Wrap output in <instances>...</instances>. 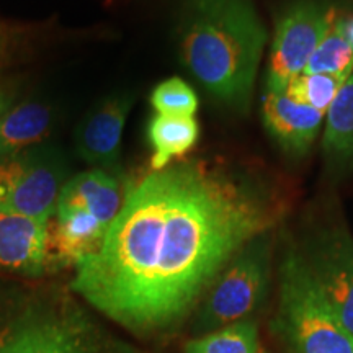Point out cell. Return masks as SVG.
<instances>
[{"label":"cell","instance_id":"obj_4","mask_svg":"<svg viewBox=\"0 0 353 353\" xmlns=\"http://www.w3.org/2000/svg\"><path fill=\"white\" fill-rule=\"evenodd\" d=\"M278 327L291 353H353V337L294 250L281 263Z\"/></svg>","mask_w":353,"mask_h":353},{"label":"cell","instance_id":"obj_15","mask_svg":"<svg viewBox=\"0 0 353 353\" xmlns=\"http://www.w3.org/2000/svg\"><path fill=\"white\" fill-rule=\"evenodd\" d=\"M200 126L193 117L156 114L149 123L148 138L152 145L151 169L164 170L196 144Z\"/></svg>","mask_w":353,"mask_h":353},{"label":"cell","instance_id":"obj_9","mask_svg":"<svg viewBox=\"0 0 353 353\" xmlns=\"http://www.w3.org/2000/svg\"><path fill=\"white\" fill-rule=\"evenodd\" d=\"M132 95L113 94L97 103L79 123L76 136L77 156L94 169L117 174L120 169L121 139Z\"/></svg>","mask_w":353,"mask_h":353},{"label":"cell","instance_id":"obj_22","mask_svg":"<svg viewBox=\"0 0 353 353\" xmlns=\"http://www.w3.org/2000/svg\"><path fill=\"white\" fill-rule=\"evenodd\" d=\"M13 46H15V34L6 25H0V68L8 63L10 59Z\"/></svg>","mask_w":353,"mask_h":353},{"label":"cell","instance_id":"obj_6","mask_svg":"<svg viewBox=\"0 0 353 353\" xmlns=\"http://www.w3.org/2000/svg\"><path fill=\"white\" fill-rule=\"evenodd\" d=\"M65 183V167L50 148L0 157V211L50 221Z\"/></svg>","mask_w":353,"mask_h":353},{"label":"cell","instance_id":"obj_24","mask_svg":"<svg viewBox=\"0 0 353 353\" xmlns=\"http://www.w3.org/2000/svg\"><path fill=\"white\" fill-rule=\"evenodd\" d=\"M12 325L0 334V353H7L8 341H10V334H12Z\"/></svg>","mask_w":353,"mask_h":353},{"label":"cell","instance_id":"obj_10","mask_svg":"<svg viewBox=\"0 0 353 353\" xmlns=\"http://www.w3.org/2000/svg\"><path fill=\"white\" fill-rule=\"evenodd\" d=\"M50 221L0 211V272L34 280L46 272Z\"/></svg>","mask_w":353,"mask_h":353},{"label":"cell","instance_id":"obj_19","mask_svg":"<svg viewBox=\"0 0 353 353\" xmlns=\"http://www.w3.org/2000/svg\"><path fill=\"white\" fill-rule=\"evenodd\" d=\"M347 79L329 74H299L286 85V95L299 103L327 113Z\"/></svg>","mask_w":353,"mask_h":353},{"label":"cell","instance_id":"obj_20","mask_svg":"<svg viewBox=\"0 0 353 353\" xmlns=\"http://www.w3.org/2000/svg\"><path fill=\"white\" fill-rule=\"evenodd\" d=\"M151 105L157 114L193 117L198 110V97L182 79H169L154 88Z\"/></svg>","mask_w":353,"mask_h":353},{"label":"cell","instance_id":"obj_11","mask_svg":"<svg viewBox=\"0 0 353 353\" xmlns=\"http://www.w3.org/2000/svg\"><path fill=\"white\" fill-rule=\"evenodd\" d=\"M108 224L77 208H56L54 228L48 237L46 270L77 267L94 255L107 236Z\"/></svg>","mask_w":353,"mask_h":353},{"label":"cell","instance_id":"obj_16","mask_svg":"<svg viewBox=\"0 0 353 353\" xmlns=\"http://www.w3.org/2000/svg\"><path fill=\"white\" fill-rule=\"evenodd\" d=\"M353 72V50L343 32V19L332 8L329 28L317 44L303 74H329L348 79Z\"/></svg>","mask_w":353,"mask_h":353},{"label":"cell","instance_id":"obj_23","mask_svg":"<svg viewBox=\"0 0 353 353\" xmlns=\"http://www.w3.org/2000/svg\"><path fill=\"white\" fill-rule=\"evenodd\" d=\"M15 94H13V90L10 87L3 85V83H0V114L6 112L7 108H10L15 101Z\"/></svg>","mask_w":353,"mask_h":353},{"label":"cell","instance_id":"obj_17","mask_svg":"<svg viewBox=\"0 0 353 353\" xmlns=\"http://www.w3.org/2000/svg\"><path fill=\"white\" fill-rule=\"evenodd\" d=\"M324 149L337 159H353V72L327 112Z\"/></svg>","mask_w":353,"mask_h":353},{"label":"cell","instance_id":"obj_12","mask_svg":"<svg viewBox=\"0 0 353 353\" xmlns=\"http://www.w3.org/2000/svg\"><path fill=\"white\" fill-rule=\"evenodd\" d=\"M263 123L286 151L304 152L316 139L324 113L299 103L285 90L265 88L262 100Z\"/></svg>","mask_w":353,"mask_h":353},{"label":"cell","instance_id":"obj_21","mask_svg":"<svg viewBox=\"0 0 353 353\" xmlns=\"http://www.w3.org/2000/svg\"><path fill=\"white\" fill-rule=\"evenodd\" d=\"M30 294L23 288L0 278V334L20 316Z\"/></svg>","mask_w":353,"mask_h":353},{"label":"cell","instance_id":"obj_18","mask_svg":"<svg viewBox=\"0 0 353 353\" xmlns=\"http://www.w3.org/2000/svg\"><path fill=\"white\" fill-rule=\"evenodd\" d=\"M185 353H260L257 325L252 321H242L193 337L185 343Z\"/></svg>","mask_w":353,"mask_h":353},{"label":"cell","instance_id":"obj_25","mask_svg":"<svg viewBox=\"0 0 353 353\" xmlns=\"http://www.w3.org/2000/svg\"><path fill=\"white\" fill-rule=\"evenodd\" d=\"M343 32H345L347 41L350 43V46H352V50H353V19L343 20Z\"/></svg>","mask_w":353,"mask_h":353},{"label":"cell","instance_id":"obj_14","mask_svg":"<svg viewBox=\"0 0 353 353\" xmlns=\"http://www.w3.org/2000/svg\"><path fill=\"white\" fill-rule=\"evenodd\" d=\"M54 112L48 103L26 100L0 114V157L37 148L50 136Z\"/></svg>","mask_w":353,"mask_h":353},{"label":"cell","instance_id":"obj_8","mask_svg":"<svg viewBox=\"0 0 353 353\" xmlns=\"http://www.w3.org/2000/svg\"><path fill=\"white\" fill-rule=\"evenodd\" d=\"M303 257L321 293L353 337V239L350 234L341 229L322 232Z\"/></svg>","mask_w":353,"mask_h":353},{"label":"cell","instance_id":"obj_13","mask_svg":"<svg viewBox=\"0 0 353 353\" xmlns=\"http://www.w3.org/2000/svg\"><path fill=\"white\" fill-rule=\"evenodd\" d=\"M125 198L117 175L90 169L65 180L57 208L83 210L110 226L120 213Z\"/></svg>","mask_w":353,"mask_h":353},{"label":"cell","instance_id":"obj_5","mask_svg":"<svg viewBox=\"0 0 353 353\" xmlns=\"http://www.w3.org/2000/svg\"><path fill=\"white\" fill-rule=\"evenodd\" d=\"M270 280V237L260 234L234 255L195 309L193 337L249 321L263 303Z\"/></svg>","mask_w":353,"mask_h":353},{"label":"cell","instance_id":"obj_3","mask_svg":"<svg viewBox=\"0 0 353 353\" xmlns=\"http://www.w3.org/2000/svg\"><path fill=\"white\" fill-rule=\"evenodd\" d=\"M7 353H138L64 291L30 294Z\"/></svg>","mask_w":353,"mask_h":353},{"label":"cell","instance_id":"obj_7","mask_svg":"<svg viewBox=\"0 0 353 353\" xmlns=\"http://www.w3.org/2000/svg\"><path fill=\"white\" fill-rule=\"evenodd\" d=\"M330 15L332 8L312 0H301L281 15L273 38L265 88L285 90L290 81L303 74L327 32Z\"/></svg>","mask_w":353,"mask_h":353},{"label":"cell","instance_id":"obj_2","mask_svg":"<svg viewBox=\"0 0 353 353\" xmlns=\"http://www.w3.org/2000/svg\"><path fill=\"white\" fill-rule=\"evenodd\" d=\"M267 32L252 0H193L182 33V63L211 95L249 103Z\"/></svg>","mask_w":353,"mask_h":353},{"label":"cell","instance_id":"obj_1","mask_svg":"<svg viewBox=\"0 0 353 353\" xmlns=\"http://www.w3.org/2000/svg\"><path fill=\"white\" fill-rule=\"evenodd\" d=\"M275 214L257 192L196 164L152 172L126 193L70 291L128 332L179 327L234 255Z\"/></svg>","mask_w":353,"mask_h":353}]
</instances>
